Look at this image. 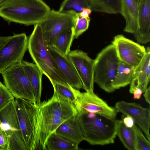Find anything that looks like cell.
Instances as JSON below:
<instances>
[{
    "instance_id": "obj_28",
    "label": "cell",
    "mask_w": 150,
    "mask_h": 150,
    "mask_svg": "<svg viewBox=\"0 0 150 150\" xmlns=\"http://www.w3.org/2000/svg\"><path fill=\"white\" fill-rule=\"evenodd\" d=\"M54 92L64 100L74 104L76 101L75 95L71 86L56 83L53 86Z\"/></svg>"
},
{
    "instance_id": "obj_37",
    "label": "cell",
    "mask_w": 150,
    "mask_h": 150,
    "mask_svg": "<svg viewBox=\"0 0 150 150\" xmlns=\"http://www.w3.org/2000/svg\"><path fill=\"white\" fill-rule=\"evenodd\" d=\"M9 36H2L0 38V47L8 39Z\"/></svg>"
},
{
    "instance_id": "obj_41",
    "label": "cell",
    "mask_w": 150,
    "mask_h": 150,
    "mask_svg": "<svg viewBox=\"0 0 150 150\" xmlns=\"http://www.w3.org/2000/svg\"><path fill=\"white\" fill-rule=\"evenodd\" d=\"M0 74H1V72H0Z\"/></svg>"
},
{
    "instance_id": "obj_29",
    "label": "cell",
    "mask_w": 150,
    "mask_h": 150,
    "mask_svg": "<svg viewBox=\"0 0 150 150\" xmlns=\"http://www.w3.org/2000/svg\"><path fill=\"white\" fill-rule=\"evenodd\" d=\"M134 133L135 150H149L150 142L135 123L132 127Z\"/></svg>"
},
{
    "instance_id": "obj_11",
    "label": "cell",
    "mask_w": 150,
    "mask_h": 150,
    "mask_svg": "<svg viewBox=\"0 0 150 150\" xmlns=\"http://www.w3.org/2000/svg\"><path fill=\"white\" fill-rule=\"evenodd\" d=\"M111 43L115 47L120 60L134 67L139 63L146 51L143 46L122 34L115 36Z\"/></svg>"
},
{
    "instance_id": "obj_3",
    "label": "cell",
    "mask_w": 150,
    "mask_h": 150,
    "mask_svg": "<svg viewBox=\"0 0 150 150\" xmlns=\"http://www.w3.org/2000/svg\"><path fill=\"white\" fill-rule=\"evenodd\" d=\"M77 116L84 140L92 145L114 143L116 136V120L92 112H77Z\"/></svg>"
},
{
    "instance_id": "obj_19",
    "label": "cell",
    "mask_w": 150,
    "mask_h": 150,
    "mask_svg": "<svg viewBox=\"0 0 150 150\" xmlns=\"http://www.w3.org/2000/svg\"><path fill=\"white\" fill-rule=\"evenodd\" d=\"M67 120L55 117H39L38 136L39 149L46 150V143L50 136Z\"/></svg>"
},
{
    "instance_id": "obj_38",
    "label": "cell",
    "mask_w": 150,
    "mask_h": 150,
    "mask_svg": "<svg viewBox=\"0 0 150 150\" xmlns=\"http://www.w3.org/2000/svg\"><path fill=\"white\" fill-rule=\"evenodd\" d=\"M9 0H0V7Z\"/></svg>"
},
{
    "instance_id": "obj_34",
    "label": "cell",
    "mask_w": 150,
    "mask_h": 150,
    "mask_svg": "<svg viewBox=\"0 0 150 150\" xmlns=\"http://www.w3.org/2000/svg\"><path fill=\"white\" fill-rule=\"evenodd\" d=\"M92 10L89 8H85L83 9L79 14V17L82 18H89Z\"/></svg>"
},
{
    "instance_id": "obj_27",
    "label": "cell",
    "mask_w": 150,
    "mask_h": 150,
    "mask_svg": "<svg viewBox=\"0 0 150 150\" xmlns=\"http://www.w3.org/2000/svg\"><path fill=\"white\" fill-rule=\"evenodd\" d=\"M85 8L91 9L88 0H64L62 3L59 11L77 17L79 16V13Z\"/></svg>"
},
{
    "instance_id": "obj_40",
    "label": "cell",
    "mask_w": 150,
    "mask_h": 150,
    "mask_svg": "<svg viewBox=\"0 0 150 150\" xmlns=\"http://www.w3.org/2000/svg\"><path fill=\"white\" fill-rule=\"evenodd\" d=\"M1 37H2V36H0V38H1Z\"/></svg>"
},
{
    "instance_id": "obj_5",
    "label": "cell",
    "mask_w": 150,
    "mask_h": 150,
    "mask_svg": "<svg viewBox=\"0 0 150 150\" xmlns=\"http://www.w3.org/2000/svg\"><path fill=\"white\" fill-rule=\"evenodd\" d=\"M120 61L115 47L112 43L103 49L94 59V83L106 92L111 93L115 90L112 84Z\"/></svg>"
},
{
    "instance_id": "obj_15",
    "label": "cell",
    "mask_w": 150,
    "mask_h": 150,
    "mask_svg": "<svg viewBox=\"0 0 150 150\" xmlns=\"http://www.w3.org/2000/svg\"><path fill=\"white\" fill-rule=\"evenodd\" d=\"M52 56L64 76L68 84L80 89L83 88V84L76 69L67 56H65L54 47L50 48Z\"/></svg>"
},
{
    "instance_id": "obj_2",
    "label": "cell",
    "mask_w": 150,
    "mask_h": 150,
    "mask_svg": "<svg viewBox=\"0 0 150 150\" xmlns=\"http://www.w3.org/2000/svg\"><path fill=\"white\" fill-rule=\"evenodd\" d=\"M51 10L42 0H9L0 7V16L8 23H39Z\"/></svg>"
},
{
    "instance_id": "obj_6",
    "label": "cell",
    "mask_w": 150,
    "mask_h": 150,
    "mask_svg": "<svg viewBox=\"0 0 150 150\" xmlns=\"http://www.w3.org/2000/svg\"><path fill=\"white\" fill-rule=\"evenodd\" d=\"M21 62L16 63L1 72L4 84L15 98L36 103L32 87Z\"/></svg>"
},
{
    "instance_id": "obj_16",
    "label": "cell",
    "mask_w": 150,
    "mask_h": 150,
    "mask_svg": "<svg viewBox=\"0 0 150 150\" xmlns=\"http://www.w3.org/2000/svg\"><path fill=\"white\" fill-rule=\"evenodd\" d=\"M133 34L139 43L150 41V0H141L138 4L137 27Z\"/></svg>"
},
{
    "instance_id": "obj_22",
    "label": "cell",
    "mask_w": 150,
    "mask_h": 150,
    "mask_svg": "<svg viewBox=\"0 0 150 150\" xmlns=\"http://www.w3.org/2000/svg\"><path fill=\"white\" fill-rule=\"evenodd\" d=\"M135 67L120 61L117 72L112 86L115 90L130 84L134 76Z\"/></svg>"
},
{
    "instance_id": "obj_32",
    "label": "cell",
    "mask_w": 150,
    "mask_h": 150,
    "mask_svg": "<svg viewBox=\"0 0 150 150\" xmlns=\"http://www.w3.org/2000/svg\"><path fill=\"white\" fill-rule=\"evenodd\" d=\"M8 143L4 132L0 129V150H8Z\"/></svg>"
},
{
    "instance_id": "obj_14",
    "label": "cell",
    "mask_w": 150,
    "mask_h": 150,
    "mask_svg": "<svg viewBox=\"0 0 150 150\" xmlns=\"http://www.w3.org/2000/svg\"><path fill=\"white\" fill-rule=\"evenodd\" d=\"M115 108L117 112L132 117L135 123L144 132L147 139L150 141L149 108L143 107L137 103H129L123 101L117 102L115 104Z\"/></svg>"
},
{
    "instance_id": "obj_20",
    "label": "cell",
    "mask_w": 150,
    "mask_h": 150,
    "mask_svg": "<svg viewBox=\"0 0 150 150\" xmlns=\"http://www.w3.org/2000/svg\"><path fill=\"white\" fill-rule=\"evenodd\" d=\"M120 14L125 18L126 25L124 31L133 34L137 27L138 4L135 0H121Z\"/></svg>"
},
{
    "instance_id": "obj_30",
    "label": "cell",
    "mask_w": 150,
    "mask_h": 150,
    "mask_svg": "<svg viewBox=\"0 0 150 150\" xmlns=\"http://www.w3.org/2000/svg\"><path fill=\"white\" fill-rule=\"evenodd\" d=\"M14 100V97L4 84L0 81V111Z\"/></svg>"
},
{
    "instance_id": "obj_17",
    "label": "cell",
    "mask_w": 150,
    "mask_h": 150,
    "mask_svg": "<svg viewBox=\"0 0 150 150\" xmlns=\"http://www.w3.org/2000/svg\"><path fill=\"white\" fill-rule=\"evenodd\" d=\"M146 53L135 68L134 76L130 83L129 92L133 93L136 88L141 89L143 93L148 87L150 79V48H146Z\"/></svg>"
},
{
    "instance_id": "obj_18",
    "label": "cell",
    "mask_w": 150,
    "mask_h": 150,
    "mask_svg": "<svg viewBox=\"0 0 150 150\" xmlns=\"http://www.w3.org/2000/svg\"><path fill=\"white\" fill-rule=\"evenodd\" d=\"M55 132L79 144L84 140L83 132L77 114L62 123Z\"/></svg>"
},
{
    "instance_id": "obj_1",
    "label": "cell",
    "mask_w": 150,
    "mask_h": 150,
    "mask_svg": "<svg viewBox=\"0 0 150 150\" xmlns=\"http://www.w3.org/2000/svg\"><path fill=\"white\" fill-rule=\"evenodd\" d=\"M28 43V50L33 62L52 86L56 83L69 86L52 56L51 47L46 44L39 23L35 25Z\"/></svg>"
},
{
    "instance_id": "obj_36",
    "label": "cell",
    "mask_w": 150,
    "mask_h": 150,
    "mask_svg": "<svg viewBox=\"0 0 150 150\" xmlns=\"http://www.w3.org/2000/svg\"><path fill=\"white\" fill-rule=\"evenodd\" d=\"M144 96L146 101L149 104H150V87L149 86L145 91Z\"/></svg>"
},
{
    "instance_id": "obj_24",
    "label": "cell",
    "mask_w": 150,
    "mask_h": 150,
    "mask_svg": "<svg viewBox=\"0 0 150 150\" xmlns=\"http://www.w3.org/2000/svg\"><path fill=\"white\" fill-rule=\"evenodd\" d=\"M79 144L56 133L53 132L46 143V150H77Z\"/></svg>"
},
{
    "instance_id": "obj_4",
    "label": "cell",
    "mask_w": 150,
    "mask_h": 150,
    "mask_svg": "<svg viewBox=\"0 0 150 150\" xmlns=\"http://www.w3.org/2000/svg\"><path fill=\"white\" fill-rule=\"evenodd\" d=\"M14 102L22 135L27 150L39 149L38 105L24 99L14 98Z\"/></svg>"
},
{
    "instance_id": "obj_26",
    "label": "cell",
    "mask_w": 150,
    "mask_h": 150,
    "mask_svg": "<svg viewBox=\"0 0 150 150\" xmlns=\"http://www.w3.org/2000/svg\"><path fill=\"white\" fill-rule=\"evenodd\" d=\"M116 135L127 149L135 150L134 135L132 128L127 127L122 120H116Z\"/></svg>"
},
{
    "instance_id": "obj_8",
    "label": "cell",
    "mask_w": 150,
    "mask_h": 150,
    "mask_svg": "<svg viewBox=\"0 0 150 150\" xmlns=\"http://www.w3.org/2000/svg\"><path fill=\"white\" fill-rule=\"evenodd\" d=\"M71 88L75 97L74 105L77 112L94 113L115 119L117 111L96 95L93 91L82 92Z\"/></svg>"
},
{
    "instance_id": "obj_39",
    "label": "cell",
    "mask_w": 150,
    "mask_h": 150,
    "mask_svg": "<svg viewBox=\"0 0 150 150\" xmlns=\"http://www.w3.org/2000/svg\"><path fill=\"white\" fill-rule=\"evenodd\" d=\"M135 0L137 1V2L138 3H139L140 1V0Z\"/></svg>"
},
{
    "instance_id": "obj_23",
    "label": "cell",
    "mask_w": 150,
    "mask_h": 150,
    "mask_svg": "<svg viewBox=\"0 0 150 150\" xmlns=\"http://www.w3.org/2000/svg\"><path fill=\"white\" fill-rule=\"evenodd\" d=\"M74 26L68 28L61 32L55 40L54 47L63 55L67 57L75 38Z\"/></svg>"
},
{
    "instance_id": "obj_7",
    "label": "cell",
    "mask_w": 150,
    "mask_h": 150,
    "mask_svg": "<svg viewBox=\"0 0 150 150\" xmlns=\"http://www.w3.org/2000/svg\"><path fill=\"white\" fill-rule=\"evenodd\" d=\"M0 129L6 135L8 150H27L22 135L14 100L0 111Z\"/></svg>"
},
{
    "instance_id": "obj_10",
    "label": "cell",
    "mask_w": 150,
    "mask_h": 150,
    "mask_svg": "<svg viewBox=\"0 0 150 150\" xmlns=\"http://www.w3.org/2000/svg\"><path fill=\"white\" fill-rule=\"evenodd\" d=\"M76 17L71 14L51 10L46 17L39 23L47 45L53 47L56 38L61 32L74 25Z\"/></svg>"
},
{
    "instance_id": "obj_35",
    "label": "cell",
    "mask_w": 150,
    "mask_h": 150,
    "mask_svg": "<svg viewBox=\"0 0 150 150\" xmlns=\"http://www.w3.org/2000/svg\"><path fill=\"white\" fill-rule=\"evenodd\" d=\"M143 93L142 90L139 88H136L134 90L133 93L134 95L133 98L134 99H139Z\"/></svg>"
},
{
    "instance_id": "obj_12",
    "label": "cell",
    "mask_w": 150,
    "mask_h": 150,
    "mask_svg": "<svg viewBox=\"0 0 150 150\" xmlns=\"http://www.w3.org/2000/svg\"><path fill=\"white\" fill-rule=\"evenodd\" d=\"M67 57L72 63L86 91H93L94 59L87 53L78 50L70 51Z\"/></svg>"
},
{
    "instance_id": "obj_13",
    "label": "cell",
    "mask_w": 150,
    "mask_h": 150,
    "mask_svg": "<svg viewBox=\"0 0 150 150\" xmlns=\"http://www.w3.org/2000/svg\"><path fill=\"white\" fill-rule=\"evenodd\" d=\"M38 105L40 118L55 117L67 120L77 113L74 104L54 92L51 98L41 102Z\"/></svg>"
},
{
    "instance_id": "obj_31",
    "label": "cell",
    "mask_w": 150,
    "mask_h": 150,
    "mask_svg": "<svg viewBox=\"0 0 150 150\" xmlns=\"http://www.w3.org/2000/svg\"><path fill=\"white\" fill-rule=\"evenodd\" d=\"M90 21V18H82L79 16L76 17L74 28L75 38H78L88 29Z\"/></svg>"
},
{
    "instance_id": "obj_21",
    "label": "cell",
    "mask_w": 150,
    "mask_h": 150,
    "mask_svg": "<svg viewBox=\"0 0 150 150\" xmlns=\"http://www.w3.org/2000/svg\"><path fill=\"white\" fill-rule=\"evenodd\" d=\"M22 64L32 87L36 104L41 103L42 90V73L35 64L22 60Z\"/></svg>"
},
{
    "instance_id": "obj_9",
    "label": "cell",
    "mask_w": 150,
    "mask_h": 150,
    "mask_svg": "<svg viewBox=\"0 0 150 150\" xmlns=\"http://www.w3.org/2000/svg\"><path fill=\"white\" fill-rule=\"evenodd\" d=\"M28 38L24 33L9 36L0 47V72L21 62L28 49Z\"/></svg>"
},
{
    "instance_id": "obj_33",
    "label": "cell",
    "mask_w": 150,
    "mask_h": 150,
    "mask_svg": "<svg viewBox=\"0 0 150 150\" xmlns=\"http://www.w3.org/2000/svg\"><path fill=\"white\" fill-rule=\"evenodd\" d=\"M126 115V116L123 119V122L127 127L132 128L135 123L134 121L132 118L130 116Z\"/></svg>"
},
{
    "instance_id": "obj_25",
    "label": "cell",
    "mask_w": 150,
    "mask_h": 150,
    "mask_svg": "<svg viewBox=\"0 0 150 150\" xmlns=\"http://www.w3.org/2000/svg\"><path fill=\"white\" fill-rule=\"evenodd\" d=\"M92 11L109 14L120 13L121 0H88Z\"/></svg>"
}]
</instances>
